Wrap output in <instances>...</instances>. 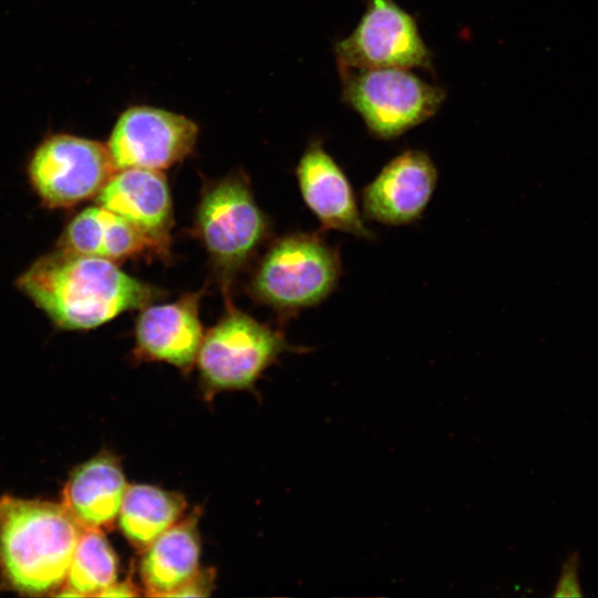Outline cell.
<instances>
[{
  "label": "cell",
  "instance_id": "cell-1",
  "mask_svg": "<svg viewBox=\"0 0 598 598\" xmlns=\"http://www.w3.org/2000/svg\"><path fill=\"white\" fill-rule=\"evenodd\" d=\"M18 287L59 327L86 330L142 309L162 290L122 271L112 260L65 249L34 261Z\"/></svg>",
  "mask_w": 598,
  "mask_h": 598
},
{
  "label": "cell",
  "instance_id": "cell-2",
  "mask_svg": "<svg viewBox=\"0 0 598 598\" xmlns=\"http://www.w3.org/2000/svg\"><path fill=\"white\" fill-rule=\"evenodd\" d=\"M81 525L61 503L0 498V575L21 595L53 594L65 584Z\"/></svg>",
  "mask_w": 598,
  "mask_h": 598
},
{
  "label": "cell",
  "instance_id": "cell-3",
  "mask_svg": "<svg viewBox=\"0 0 598 598\" xmlns=\"http://www.w3.org/2000/svg\"><path fill=\"white\" fill-rule=\"evenodd\" d=\"M341 275L338 247L319 234L293 233L268 248L251 276L249 291L258 302L292 313L326 300Z\"/></svg>",
  "mask_w": 598,
  "mask_h": 598
},
{
  "label": "cell",
  "instance_id": "cell-4",
  "mask_svg": "<svg viewBox=\"0 0 598 598\" xmlns=\"http://www.w3.org/2000/svg\"><path fill=\"white\" fill-rule=\"evenodd\" d=\"M342 101L363 120L370 135L400 137L437 113L446 92L405 69L340 70Z\"/></svg>",
  "mask_w": 598,
  "mask_h": 598
},
{
  "label": "cell",
  "instance_id": "cell-5",
  "mask_svg": "<svg viewBox=\"0 0 598 598\" xmlns=\"http://www.w3.org/2000/svg\"><path fill=\"white\" fill-rule=\"evenodd\" d=\"M194 229L215 270L229 281L264 243L269 224L246 176L231 173L205 185Z\"/></svg>",
  "mask_w": 598,
  "mask_h": 598
},
{
  "label": "cell",
  "instance_id": "cell-6",
  "mask_svg": "<svg viewBox=\"0 0 598 598\" xmlns=\"http://www.w3.org/2000/svg\"><path fill=\"white\" fill-rule=\"evenodd\" d=\"M293 350L281 332L228 307L204 333L196 363L206 394L247 390L285 351Z\"/></svg>",
  "mask_w": 598,
  "mask_h": 598
},
{
  "label": "cell",
  "instance_id": "cell-7",
  "mask_svg": "<svg viewBox=\"0 0 598 598\" xmlns=\"http://www.w3.org/2000/svg\"><path fill=\"white\" fill-rule=\"evenodd\" d=\"M338 71L346 69L433 70L432 52L415 18L395 0H368L354 30L334 44Z\"/></svg>",
  "mask_w": 598,
  "mask_h": 598
},
{
  "label": "cell",
  "instance_id": "cell-8",
  "mask_svg": "<svg viewBox=\"0 0 598 598\" xmlns=\"http://www.w3.org/2000/svg\"><path fill=\"white\" fill-rule=\"evenodd\" d=\"M28 172L44 204L58 208L97 196L116 168L106 145L61 133L38 145Z\"/></svg>",
  "mask_w": 598,
  "mask_h": 598
},
{
  "label": "cell",
  "instance_id": "cell-9",
  "mask_svg": "<svg viewBox=\"0 0 598 598\" xmlns=\"http://www.w3.org/2000/svg\"><path fill=\"white\" fill-rule=\"evenodd\" d=\"M198 126L162 109L137 105L117 118L106 144L116 171H161L182 162L194 150Z\"/></svg>",
  "mask_w": 598,
  "mask_h": 598
},
{
  "label": "cell",
  "instance_id": "cell-10",
  "mask_svg": "<svg viewBox=\"0 0 598 598\" xmlns=\"http://www.w3.org/2000/svg\"><path fill=\"white\" fill-rule=\"evenodd\" d=\"M437 178V168L426 152H401L361 189L364 219L385 226L416 221L432 199Z\"/></svg>",
  "mask_w": 598,
  "mask_h": 598
},
{
  "label": "cell",
  "instance_id": "cell-11",
  "mask_svg": "<svg viewBox=\"0 0 598 598\" xmlns=\"http://www.w3.org/2000/svg\"><path fill=\"white\" fill-rule=\"evenodd\" d=\"M296 175L302 198L326 230H339L374 240L377 234L364 221L353 187L341 166L312 141L298 163Z\"/></svg>",
  "mask_w": 598,
  "mask_h": 598
},
{
  "label": "cell",
  "instance_id": "cell-12",
  "mask_svg": "<svg viewBox=\"0 0 598 598\" xmlns=\"http://www.w3.org/2000/svg\"><path fill=\"white\" fill-rule=\"evenodd\" d=\"M202 291L178 300L142 308L135 324L136 358L189 370L204 337L199 320Z\"/></svg>",
  "mask_w": 598,
  "mask_h": 598
},
{
  "label": "cell",
  "instance_id": "cell-13",
  "mask_svg": "<svg viewBox=\"0 0 598 598\" xmlns=\"http://www.w3.org/2000/svg\"><path fill=\"white\" fill-rule=\"evenodd\" d=\"M97 204L120 215L167 254L173 206L164 174L146 168L116 171L96 196Z\"/></svg>",
  "mask_w": 598,
  "mask_h": 598
},
{
  "label": "cell",
  "instance_id": "cell-14",
  "mask_svg": "<svg viewBox=\"0 0 598 598\" xmlns=\"http://www.w3.org/2000/svg\"><path fill=\"white\" fill-rule=\"evenodd\" d=\"M127 486L118 457L105 451L73 470L62 504L82 528L105 532L117 519Z\"/></svg>",
  "mask_w": 598,
  "mask_h": 598
},
{
  "label": "cell",
  "instance_id": "cell-15",
  "mask_svg": "<svg viewBox=\"0 0 598 598\" xmlns=\"http://www.w3.org/2000/svg\"><path fill=\"white\" fill-rule=\"evenodd\" d=\"M142 553L140 576L145 594L173 597L200 570L197 513L183 517Z\"/></svg>",
  "mask_w": 598,
  "mask_h": 598
},
{
  "label": "cell",
  "instance_id": "cell-16",
  "mask_svg": "<svg viewBox=\"0 0 598 598\" xmlns=\"http://www.w3.org/2000/svg\"><path fill=\"white\" fill-rule=\"evenodd\" d=\"M61 249L112 261L145 252L162 255L156 245L130 221L103 207H89L68 225Z\"/></svg>",
  "mask_w": 598,
  "mask_h": 598
},
{
  "label": "cell",
  "instance_id": "cell-17",
  "mask_svg": "<svg viewBox=\"0 0 598 598\" xmlns=\"http://www.w3.org/2000/svg\"><path fill=\"white\" fill-rule=\"evenodd\" d=\"M186 506L179 493L147 484L128 485L117 516L118 526L128 543L143 551L184 517Z\"/></svg>",
  "mask_w": 598,
  "mask_h": 598
},
{
  "label": "cell",
  "instance_id": "cell-18",
  "mask_svg": "<svg viewBox=\"0 0 598 598\" xmlns=\"http://www.w3.org/2000/svg\"><path fill=\"white\" fill-rule=\"evenodd\" d=\"M118 560L104 530L83 528L59 596H100L116 581Z\"/></svg>",
  "mask_w": 598,
  "mask_h": 598
},
{
  "label": "cell",
  "instance_id": "cell-19",
  "mask_svg": "<svg viewBox=\"0 0 598 598\" xmlns=\"http://www.w3.org/2000/svg\"><path fill=\"white\" fill-rule=\"evenodd\" d=\"M580 555L571 551L566 557L559 578L554 589V597H581L582 591L579 582Z\"/></svg>",
  "mask_w": 598,
  "mask_h": 598
},
{
  "label": "cell",
  "instance_id": "cell-20",
  "mask_svg": "<svg viewBox=\"0 0 598 598\" xmlns=\"http://www.w3.org/2000/svg\"><path fill=\"white\" fill-rule=\"evenodd\" d=\"M213 571L199 570L187 584L175 591L173 597L209 596L213 589Z\"/></svg>",
  "mask_w": 598,
  "mask_h": 598
},
{
  "label": "cell",
  "instance_id": "cell-21",
  "mask_svg": "<svg viewBox=\"0 0 598 598\" xmlns=\"http://www.w3.org/2000/svg\"><path fill=\"white\" fill-rule=\"evenodd\" d=\"M140 589L131 579H126L122 582H114L105 590H103L100 597H135L140 596Z\"/></svg>",
  "mask_w": 598,
  "mask_h": 598
}]
</instances>
